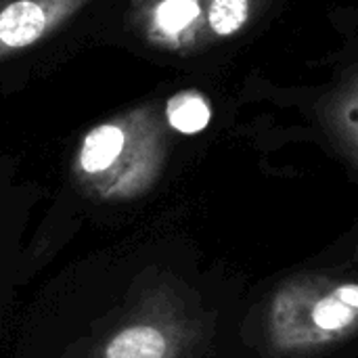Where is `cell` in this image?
<instances>
[{
    "mask_svg": "<svg viewBox=\"0 0 358 358\" xmlns=\"http://www.w3.org/2000/svg\"><path fill=\"white\" fill-rule=\"evenodd\" d=\"M168 155L164 126L153 107L132 109L90 128L73 157V180L94 203L141 199L157 182Z\"/></svg>",
    "mask_w": 358,
    "mask_h": 358,
    "instance_id": "7a4b0ae2",
    "label": "cell"
},
{
    "mask_svg": "<svg viewBox=\"0 0 358 358\" xmlns=\"http://www.w3.org/2000/svg\"><path fill=\"white\" fill-rule=\"evenodd\" d=\"M325 122L358 162V69L329 94Z\"/></svg>",
    "mask_w": 358,
    "mask_h": 358,
    "instance_id": "52a82bcc",
    "label": "cell"
},
{
    "mask_svg": "<svg viewBox=\"0 0 358 358\" xmlns=\"http://www.w3.org/2000/svg\"><path fill=\"white\" fill-rule=\"evenodd\" d=\"M31 216H29V206L15 201H6L0 197V235L17 231V229H27Z\"/></svg>",
    "mask_w": 358,
    "mask_h": 358,
    "instance_id": "30bf717a",
    "label": "cell"
},
{
    "mask_svg": "<svg viewBox=\"0 0 358 358\" xmlns=\"http://www.w3.org/2000/svg\"><path fill=\"white\" fill-rule=\"evenodd\" d=\"M90 0H0V59L38 44Z\"/></svg>",
    "mask_w": 358,
    "mask_h": 358,
    "instance_id": "277c9868",
    "label": "cell"
},
{
    "mask_svg": "<svg viewBox=\"0 0 358 358\" xmlns=\"http://www.w3.org/2000/svg\"><path fill=\"white\" fill-rule=\"evenodd\" d=\"M208 4L210 0H155L147 13L149 38L172 50L210 42Z\"/></svg>",
    "mask_w": 358,
    "mask_h": 358,
    "instance_id": "5b68a950",
    "label": "cell"
},
{
    "mask_svg": "<svg viewBox=\"0 0 358 358\" xmlns=\"http://www.w3.org/2000/svg\"><path fill=\"white\" fill-rule=\"evenodd\" d=\"M358 329V283L327 277H300L285 283L271 300L266 336L275 352L304 357Z\"/></svg>",
    "mask_w": 358,
    "mask_h": 358,
    "instance_id": "3957f363",
    "label": "cell"
},
{
    "mask_svg": "<svg viewBox=\"0 0 358 358\" xmlns=\"http://www.w3.org/2000/svg\"><path fill=\"white\" fill-rule=\"evenodd\" d=\"M50 308L13 358H193L203 340L201 310L143 243L71 273Z\"/></svg>",
    "mask_w": 358,
    "mask_h": 358,
    "instance_id": "6da1fadb",
    "label": "cell"
},
{
    "mask_svg": "<svg viewBox=\"0 0 358 358\" xmlns=\"http://www.w3.org/2000/svg\"><path fill=\"white\" fill-rule=\"evenodd\" d=\"M212 109L208 99L197 90H182L168 99L166 122L180 134H197L208 128Z\"/></svg>",
    "mask_w": 358,
    "mask_h": 358,
    "instance_id": "ba28073f",
    "label": "cell"
},
{
    "mask_svg": "<svg viewBox=\"0 0 358 358\" xmlns=\"http://www.w3.org/2000/svg\"><path fill=\"white\" fill-rule=\"evenodd\" d=\"M25 231L27 229H17L0 235V346L17 304L19 289L48 262L34 241L25 243Z\"/></svg>",
    "mask_w": 358,
    "mask_h": 358,
    "instance_id": "8992f818",
    "label": "cell"
},
{
    "mask_svg": "<svg viewBox=\"0 0 358 358\" xmlns=\"http://www.w3.org/2000/svg\"><path fill=\"white\" fill-rule=\"evenodd\" d=\"M260 0H210L208 29L212 40L239 34L256 15Z\"/></svg>",
    "mask_w": 358,
    "mask_h": 358,
    "instance_id": "9c48e42d",
    "label": "cell"
}]
</instances>
